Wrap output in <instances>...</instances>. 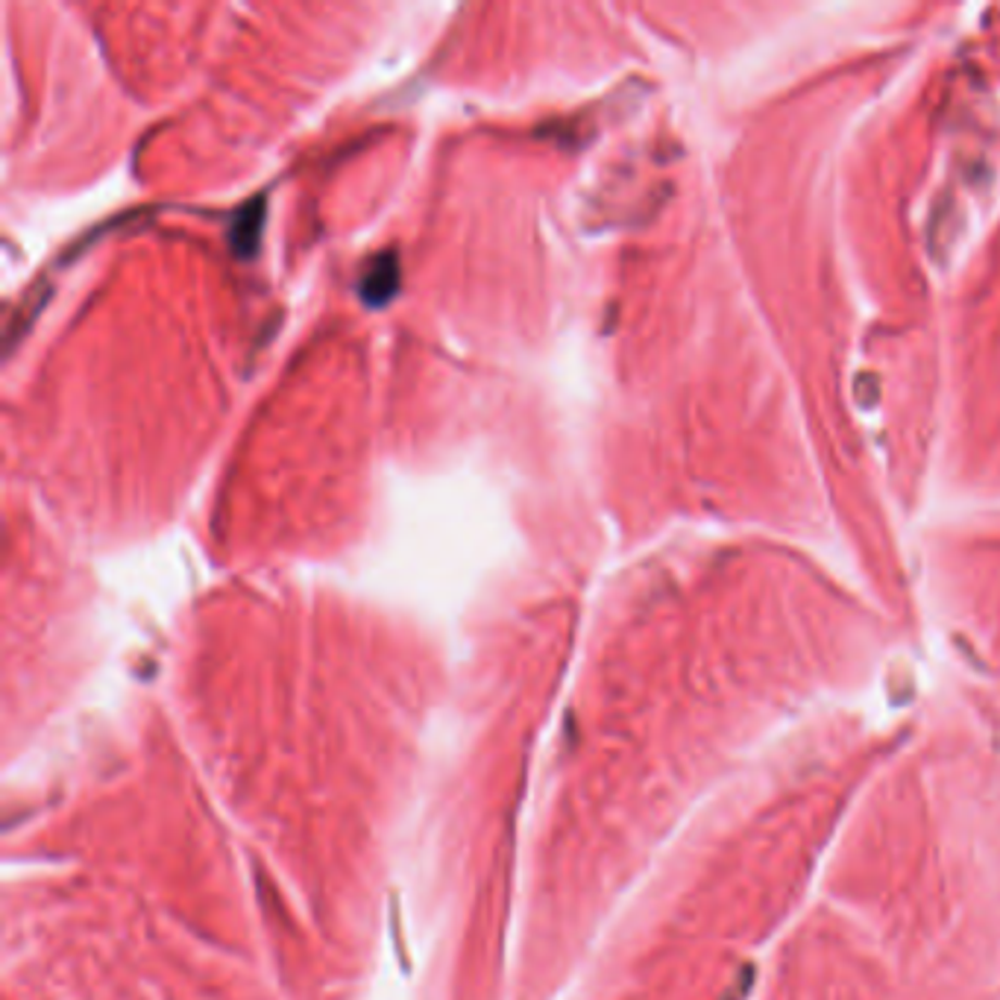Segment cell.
<instances>
[{
  "mask_svg": "<svg viewBox=\"0 0 1000 1000\" xmlns=\"http://www.w3.org/2000/svg\"><path fill=\"white\" fill-rule=\"evenodd\" d=\"M399 288V259L397 253H382L373 255L367 262V267L361 271L359 279V293L361 300L373 305V309H382L385 302L397 293Z\"/></svg>",
  "mask_w": 1000,
  "mask_h": 1000,
  "instance_id": "obj_1",
  "label": "cell"
},
{
  "mask_svg": "<svg viewBox=\"0 0 1000 1000\" xmlns=\"http://www.w3.org/2000/svg\"><path fill=\"white\" fill-rule=\"evenodd\" d=\"M264 217H267V200L264 197H253L241 209H235L233 226H229V243H233V250L241 259H250L259 250Z\"/></svg>",
  "mask_w": 1000,
  "mask_h": 1000,
  "instance_id": "obj_2",
  "label": "cell"
}]
</instances>
